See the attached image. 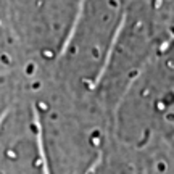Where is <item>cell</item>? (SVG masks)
I'll return each mask as SVG.
<instances>
[{"instance_id":"cell-3","label":"cell","mask_w":174,"mask_h":174,"mask_svg":"<svg viewBox=\"0 0 174 174\" xmlns=\"http://www.w3.org/2000/svg\"><path fill=\"white\" fill-rule=\"evenodd\" d=\"M164 0H127L124 19L92 97L110 116L147 63L169 40Z\"/></svg>"},{"instance_id":"cell-5","label":"cell","mask_w":174,"mask_h":174,"mask_svg":"<svg viewBox=\"0 0 174 174\" xmlns=\"http://www.w3.org/2000/svg\"><path fill=\"white\" fill-rule=\"evenodd\" d=\"M0 174H49L31 97L19 95L0 121Z\"/></svg>"},{"instance_id":"cell-6","label":"cell","mask_w":174,"mask_h":174,"mask_svg":"<svg viewBox=\"0 0 174 174\" xmlns=\"http://www.w3.org/2000/svg\"><path fill=\"white\" fill-rule=\"evenodd\" d=\"M89 174H143V153L110 137Z\"/></svg>"},{"instance_id":"cell-7","label":"cell","mask_w":174,"mask_h":174,"mask_svg":"<svg viewBox=\"0 0 174 174\" xmlns=\"http://www.w3.org/2000/svg\"><path fill=\"white\" fill-rule=\"evenodd\" d=\"M21 65L7 13V0H0V77L13 76Z\"/></svg>"},{"instance_id":"cell-1","label":"cell","mask_w":174,"mask_h":174,"mask_svg":"<svg viewBox=\"0 0 174 174\" xmlns=\"http://www.w3.org/2000/svg\"><path fill=\"white\" fill-rule=\"evenodd\" d=\"M31 97L49 174H89L111 137V119L92 94L37 82Z\"/></svg>"},{"instance_id":"cell-4","label":"cell","mask_w":174,"mask_h":174,"mask_svg":"<svg viewBox=\"0 0 174 174\" xmlns=\"http://www.w3.org/2000/svg\"><path fill=\"white\" fill-rule=\"evenodd\" d=\"M82 0H7V13L21 65L49 73L66 45Z\"/></svg>"},{"instance_id":"cell-2","label":"cell","mask_w":174,"mask_h":174,"mask_svg":"<svg viewBox=\"0 0 174 174\" xmlns=\"http://www.w3.org/2000/svg\"><path fill=\"white\" fill-rule=\"evenodd\" d=\"M174 127V39L155 53L111 113V137L137 150Z\"/></svg>"},{"instance_id":"cell-8","label":"cell","mask_w":174,"mask_h":174,"mask_svg":"<svg viewBox=\"0 0 174 174\" xmlns=\"http://www.w3.org/2000/svg\"><path fill=\"white\" fill-rule=\"evenodd\" d=\"M21 89L23 87L18 84L16 74L0 77V121L8 111V108L13 105V102L21 95Z\"/></svg>"}]
</instances>
